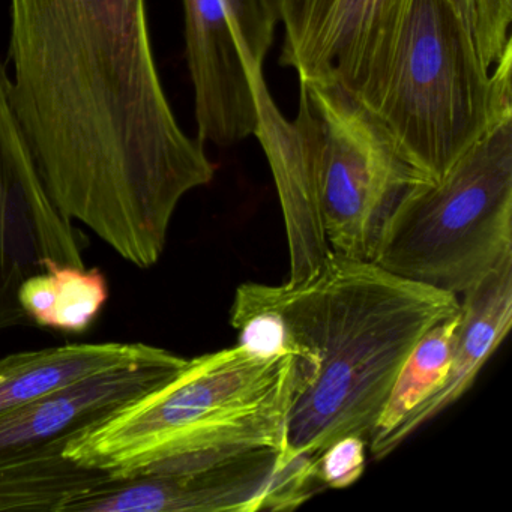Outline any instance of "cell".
<instances>
[{
	"instance_id": "9c48e42d",
	"label": "cell",
	"mask_w": 512,
	"mask_h": 512,
	"mask_svg": "<svg viewBox=\"0 0 512 512\" xmlns=\"http://www.w3.org/2000/svg\"><path fill=\"white\" fill-rule=\"evenodd\" d=\"M86 245L47 194L0 62V332L28 320L19 301L23 281L44 262L85 268Z\"/></svg>"
},
{
	"instance_id": "44dd1931",
	"label": "cell",
	"mask_w": 512,
	"mask_h": 512,
	"mask_svg": "<svg viewBox=\"0 0 512 512\" xmlns=\"http://www.w3.org/2000/svg\"><path fill=\"white\" fill-rule=\"evenodd\" d=\"M262 2L269 14L274 17L275 22L280 23L281 0H262Z\"/></svg>"
},
{
	"instance_id": "2e32d148",
	"label": "cell",
	"mask_w": 512,
	"mask_h": 512,
	"mask_svg": "<svg viewBox=\"0 0 512 512\" xmlns=\"http://www.w3.org/2000/svg\"><path fill=\"white\" fill-rule=\"evenodd\" d=\"M109 283L98 268H79L44 262L43 271L29 275L19 290V301L35 326L83 334L103 311Z\"/></svg>"
},
{
	"instance_id": "9a60e30c",
	"label": "cell",
	"mask_w": 512,
	"mask_h": 512,
	"mask_svg": "<svg viewBox=\"0 0 512 512\" xmlns=\"http://www.w3.org/2000/svg\"><path fill=\"white\" fill-rule=\"evenodd\" d=\"M67 440L0 458V511L67 512L74 500L113 481L65 458Z\"/></svg>"
},
{
	"instance_id": "ba28073f",
	"label": "cell",
	"mask_w": 512,
	"mask_h": 512,
	"mask_svg": "<svg viewBox=\"0 0 512 512\" xmlns=\"http://www.w3.org/2000/svg\"><path fill=\"white\" fill-rule=\"evenodd\" d=\"M259 449L190 475L113 479L67 512L293 511L317 493L316 460Z\"/></svg>"
},
{
	"instance_id": "52a82bcc",
	"label": "cell",
	"mask_w": 512,
	"mask_h": 512,
	"mask_svg": "<svg viewBox=\"0 0 512 512\" xmlns=\"http://www.w3.org/2000/svg\"><path fill=\"white\" fill-rule=\"evenodd\" d=\"M197 139L229 148L256 136V80L278 23L262 0H182Z\"/></svg>"
},
{
	"instance_id": "30bf717a",
	"label": "cell",
	"mask_w": 512,
	"mask_h": 512,
	"mask_svg": "<svg viewBox=\"0 0 512 512\" xmlns=\"http://www.w3.org/2000/svg\"><path fill=\"white\" fill-rule=\"evenodd\" d=\"M256 97L254 137L265 152L283 214L289 247L286 284L296 286L313 278L332 253L323 232L316 164L304 128L280 112L263 76L257 79Z\"/></svg>"
},
{
	"instance_id": "6da1fadb",
	"label": "cell",
	"mask_w": 512,
	"mask_h": 512,
	"mask_svg": "<svg viewBox=\"0 0 512 512\" xmlns=\"http://www.w3.org/2000/svg\"><path fill=\"white\" fill-rule=\"evenodd\" d=\"M11 92L53 205L128 263L214 179L167 97L146 0H10Z\"/></svg>"
},
{
	"instance_id": "7a4b0ae2",
	"label": "cell",
	"mask_w": 512,
	"mask_h": 512,
	"mask_svg": "<svg viewBox=\"0 0 512 512\" xmlns=\"http://www.w3.org/2000/svg\"><path fill=\"white\" fill-rule=\"evenodd\" d=\"M236 292L277 314L290 355L313 371L287 416V461L317 458L344 436L368 443L415 344L460 308L452 293L334 253L304 283Z\"/></svg>"
},
{
	"instance_id": "ac0fdd59",
	"label": "cell",
	"mask_w": 512,
	"mask_h": 512,
	"mask_svg": "<svg viewBox=\"0 0 512 512\" xmlns=\"http://www.w3.org/2000/svg\"><path fill=\"white\" fill-rule=\"evenodd\" d=\"M488 71L512 49V0H449Z\"/></svg>"
},
{
	"instance_id": "5b68a950",
	"label": "cell",
	"mask_w": 512,
	"mask_h": 512,
	"mask_svg": "<svg viewBox=\"0 0 512 512\" xmlns=\"http://www.w3.org/2000/svg\"><path fill=\"white\" fill-rule=\"evenodd\" d=\"M512 260V115L437 181L413 185L383 224L371 262L464 295Z\"/></svg>"
},
{
	"instance_id": "8fae6325",
	"label": "cell",
	"mask_w": 512,
	"mask_h": 512,
	"mask_svg": "<svg viewBox=\"0 0 512 512\" xmlns=\"http://www.w3.org/2000/svg\"><path fill=\"white\" fill-rule=\"evenodd\" d=\"M188 359L166 349L0 415V458L70 437L137 395L175 376Z\"/></svg>"
},
{
	"instance_id": "e0dca14e",
	"label": "cell",
	"mask_w": 512,
	"mask_h": 512,
	"mask_svg": "<svg viewBox=\"0 0 512 512\" xmlns=\"http://www.w3.org/2000/svg\"><path fill=\"white\" fill-rule=\"evenodd\" d=\"M457 313L428 329L400 368L368 445L382 443L419 404L427 401L445 382L460 328Z\"/></svg>"
},
{
	"instance_id": "3957f363",
	"label": "cell",
	"mask_w": 512,
	"mask_h": 512,
	"mask_svg": "<svg viewBox=\"0 0 512 512\" xmlns=\"http://www.w3.org/2000/svg\"><path fill=\"white\" fill-rule=\"evenodd\" d=\"M310 377V364L296 355L259 356L239 344L206 353L71 434L62 454L113 479H137L284 449L290 407Z\"/></svg>"
},
{
	"instance_id": "ffe728a7",
	"label": "cell",
	"mask_w": 512,
	"mask_h": 512,
	"mask_svg": "<svg viewBox=\"0 0 512 512\" xmlns=\"http://www.w3.org/2000/svg\"><path fill=\"white\" fill-rule=\"evenodd\" d=\"M367 440L344 436L328 446L316 460V476L323 487L349 488L355 484L367 463Z\"/></svg>"
},
{
	"instance_id": "8992f818",
	"label": "cell",
	"mask_w": 512,
	"mask_h": 512,
	"mask_svg": "<svg viewBox=\"0 0 512 512\" xmlns=\"http://www.w3.org/2000/svg\"><path fill=\"white\" fill-rule=\"evenodd\" d=\"M298 77L295 119L313 152L326 242L338 256L371 262L383 224L401 197L428 179L355 95L331 80Z\"/></svg>"
},
{
	"instance_id": "d6986e66",
	"label": "cell",
	"mask_w": 512,
	"mask_h": 512,
	"mask_svg": "<svg viewBox=\"0 0 512 512\" xmlns=\"http://www.w3.org/2000/svg\"><path fill=\"white\" fill-rule=\"evenodd\" d=\"M332 2L334 0H281L280 23L284 28L281 65L293 70L298 68Z\"/></svg>"
},
{
	"instance_id": "277c9868",
	"label": "cell",
	"mask_w": 512,
	"mask_h": 512,
	"mask_svg": "<svg viewBox=\"0 0 512 512\" xmlns=\"http://www.w3.org/2000/svg\"><path fill=\"white\" fill-rule=\"evenodd\" d=\"M428 181L512 115V49L488 71L449 0H406L388 61L365 101Z\"/></svg>"
},
{
	"instance_id": "7c38bea8",
	"label": "cell",
	"mask_w": 512,
	"mask_h": 512,
	"mask_svg": "<svg viewBox=\"0 0 512 512\" xmlns=\"http://www.w3.org/2000/svg\"><path fill=\"white\" fill-rule=\"evenodd\" d=\"M406 0H334L296 73L338 83L365 103L388 61Z\"/></svg>"
},
{
	"instance_id": "4fadbf2b",
	"label": "cell",
	"mask_w": 512,
	"mask_h": 512,
	"mask_svg": "<svg viewBox=\"0 0 512 512\" xmlns=\"http://www.w3.org/2000/svg\"><path fill=\"white\" fill-rule=\"evenodd\" d=\"M460 314V328L445 382L382 443L371 449L376 460L388 457L422 425L457 403L503 343L512 326V260L464 293Z\"/></svg>"
},
{
	"instance_id": "5bb4252c",
	"label": "cell",
	"mask_w": 512,
	"mask_h": 512,
	"mask_svg": "<svg viewBox=\"0 0 512 512\" xmlns=\"http://www.w3.org/2000/svg\"><path fill=\"white\" fill-rule=\"evenodd\" d=\"M166 349L145 343L65 344L0 359V415Z\"/></svg>"
}]
</instances>
